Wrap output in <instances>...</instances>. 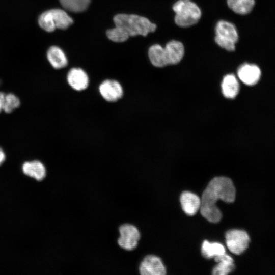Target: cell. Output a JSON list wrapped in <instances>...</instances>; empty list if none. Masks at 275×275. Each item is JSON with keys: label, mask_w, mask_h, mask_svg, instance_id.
Instances as JSON below:
<instances>
[{"label": "cell", "mask_w": 275, "mask_h": 275, "mask_svg": "<svg viewBox=\"0 0 275 275\" xmlns=\"http://www.w3.org/2000/svg\"><path fill=\"white\" fill-rule=\"evenodd\" d=\"M235 187L230 179L225 177L214 178L202 194L200 208L201 214L210 222H218L222 213L216 203L219 200L232 203L235 200Z\"/></svg>", "instance_id": "1"}, {"label": "cell", "mask_w": 275, "mask_h": 275, "mask_svg": "<svg viewBox=\"0 0 275 275\" xmlns=\"http://www.w3.org/2000/svg\"><path fill=\"white\" fill-rule=\"evenodd\" d=\"M184 53L183 45L176 40L169 42L164 48L159 44H154L148 50L150 62L153 65L157 67L178 63L182 60Z\"/></svg>", "instance_id": "2"}, {"label": "cell", "mask_w": 275, "mask_h": 275, "mask_svg": "<svg viewBox=\"0 0 275 275\" xmlns=\"http://www.w3.org/2000/svg\"><path fill=\"white\" fill-rule=\"evenodd\" d=\"M113 20L115 25L123 29L129 37L146 36L156 29V24L148 18L138 15L119 14L114 16Z\"/></svg>", "instance_id": "3"}, {"label": "cell", "mask_w": 275, "mask_h": 275, "mask_svg": "<svg viewBox=\"0 0 275 275\" xmlns=\"http://www.w3.org/2000/svg\"><path fill=\"white\" fill-rule=\"evenodd\" d=\"M73 23V20L65 11L51 9L42 12L38 18L39 26L44 31L52 32L56 29L65 30Z\"/></svg>", "instance_id": "4"}, {"label": "cell", "mask_w": 275, "mask_h": 275, "mask_svg": "<svg viewBox=\"0 0 275 275\" xmlns=\"http://www.w3.org/2000/svg\"><path fill=\"white\" fill-rule=\"evenodd\" d=\"M175 12V22L182 28H186L197 23L201 16L198 6L190 0H179L173 6Z\"/></svg>", "instance_id": "5"}, {"label": "cell", "mask_w": 275, "mask_h": 275, "mask_svg": "<svg viewBox=\"0 0 275 275\" xmlns=\"http://www.w3.org/2000/svg\"><path fill=\"white\" fill-rule=\"evenodd\" d=\"M215 35L214 40L218 45L227 51L235 50L238 35L232 23L225 20L219 21L215 26Z\"/></svg>", "instance_id": "6"}, {"label": "cell", "mask_w": 275, "mask_h": 275, "mask_svg": "<svg viewBox=\"0 0 275 275\" xmlns=\"http://www.w3.org/2000/svg\"><path fill=\"white\" fill-rule=\"evenodd\" d=\"M226 245L233 254L239 255L248 248L250 237L243 230L232 229L228 231L225 235Z\"/></svg>", "instance_id": "7"}, {"label": "cell", "mask_w": 275, "mask_h": 275, "mask_svg": "<svg viewBox=\"0 0 275 275\" xmlns=\"http://www.w3.org/2000/svg\"><path fill=\"white\" fill-rule=\"evenodd\" d=\"M120 236L118 239L119 245L123 249L131 251L138 244L140 233L138 228L130 224H124L119 228Z\"/></svg>", "instance_id": "8"}, {"label": "cell", "mask_w": 275, "mask_h": 275, "mask_svg": "<svg viewBox=\"0 0 275 275\" xmlns=\"http://www.w3.org/2000/svg\"><path fill=\"white\" fill-rule=\"evenodd\" d=\"M142 275H164L166 269L161 259L152 255L146 256L139 267Z\"/></svg>", "instance_id": "9"}, {"label": "cell", "mask_w": 275, "mask_h": 275, "mask_svg": "<svg viewBox=\"0 0 275 275\" xmlns=\"http://www.w3.org/2000/svg\"><path fill=\"white\" fill-rule=\"evenodd\" d=\"M102 97L109 102H115L123 96V88L120 84L115 80L107 79L103 81L99 87Z\"/></svg>", "instance_id": "10"}, {"label": "cell", "mask_w": 275, "mask_h": 275, "mask_svg": "<svg viewBox=\"0 0 275 275\" xmlns=\"http://www.w3.org/2000/svg\"><path fill=\"white\" fill-rule=\"evenodd\" d=\"M237 75L239 79L244 84L253 86L259 80L261 70L256 65L245 63L239 67Z\"/></svg>", "instance_id": "11"}, {"label": "cell", "mask_w": 275, "mask_h": 275, "mask_svg": "<svg viewBox=\"0 0 275 275\" xmlns=\"http://www.w3.org/2000/svg\"><path fill=\"white\" fill-rule=\"evenodd\" d=\"M67 79L70 87L76 91L86 89L89 84L88 75L80 68L71 69L67 74Z\"/></svg>", "instance_id": "12"}, {"label": "cell", "mask_w": 275, "mask_h": 275, "mask_svg": "<svg viewBox=\"0 0 275 275\" xmlns=\"http://www.w3.org/2000/svg\"><path fill=\"white\" fill-rule=\"evenodd\" d=\"M180 200L183 210L188 215L195 214L200 208L201 199L194 193L184 191Z\"/></svg>", "instance_id": "13"}, {"label": "cell", "mask_w": 275, "mask_h": 275, "mask_svg": "<svg viewBox=\"0 0 275 275\" xmlns=\"http://www.w3.org/2000/svg\"><path fill=\"white\" fill-rule=\"evenodd\" d=\"M22 170L24 174L38 181L43 180L46 176L45 167L38 160L25 162L22 166Z\"/></svg>", "instance_id": "14"}, {"label": "cell", "mask_w": 275, "mask_h": 275, "mask_svg": "<svg viewBox=\"0 0 275 275\" xmlns=\"http://www.w3.org/2000/svg\"><path fill=\"white\" fill-rule=\"evenodd\" d=\"M46 56L49 63L56 69L64 68L68 64L64 52L57 46H50L47 51Z\"/></svg>", "instance_id": "15"}, {"label": "cell", "mask_w": 275, "mask_h": 275, "mask_svg": "<svg viewBox=\"0 0 275 275\" xmlns=\"http://www.w3.org/2000/svg\"><path fill=\"white\" fill-rule=\"evenodd\" d=\"M221 86L222 93L227 98H234L239 91V82L234 74H227L225 76Z\"/></svg>", "instance_id": "16"}, {"label": "cell", "mask_w": 275, "mask_h": 275, "mask_svg": "<svg viewBox=\"0 0 275 275\" xmlns=\"http://www.w3.org/2000/svg\"><path fill=\"white\" fill-rule=\"evenodd\" d=\"M217 264L213 268L212 274L226 275L232 272L234 267L233 258L226 253L214 258Z\"/></svg>", "instance_id": "17"}, {"label": "cell", "mask_w": 275, "mask_h": 275, "mask_svg": "<svg viewBox=\"0 0 275 275\" xmlns=\"http://www.w3.org/2000/svg\"><path fill=\"white\" fill-rule=\"evenodd\" d=\"M201 252L203 256L207 259L215 258L226 253L223 244L218 242H210L205 240L202 245Z\"/></svg>", "instance_id": "18"}, {"label": "cell", "mask_w": 275, "mask_h": 275, "mask_svg": "<svg viewBox=\"0 0 275 275\" xmlns=\"http://www.w3.org/2000/svg\"><path fill=\"white\" fill-rule=\"evenodd\" d=\"M228 7L235 13L245 15L249 13L255 5V0H227Z\"/></svg>", "instance_id": "19"}, {"label": "cell", "mask_w": 275, "mask_h": 275, "mask_svg": "<svg viewBox=\"0 0 275 275\" xmlns=\"http://www.w3.org/2000/svg\"><path fill=\"white\" fill-rule=\"evenodd\" d=\"M91 0H59L66 10L75 13L82 12L88 7Z\"/></svg>", "instance_id": "20"}, {"label": "cell", "mask_w": 275, "mask_h": 275, "mask_svg": "<svg viewBox=\"0 0 275 275\" xmlns=\"http://www.w3.org/2000/svg\"><path fill=\"white\" fill-rule=\"evenodd\" d=\"M106 35L109 40L115 42H124L129 37L128 34L123 29L116 25L115 28L106 31Z\"/></svg>", "instance_id": "21"}, {"label": "cell", "mask_w": 275, "mask_h": 275, "mask_svg": "<svg viewBox=\"0 0 275 275\" xmlns=\"http://www.w3.org/2000/svg\"><path fill=\"white\" fill-rule=\"evenodd\" d=\"M20 105L19 98L13 93L6 94L3 106V111L10 113L18 108Z\"/></svg>", "instance_id": "22"}, {"label": "cell", "mask_w": 275, "mask_h": 275, "mask_svg": "<svg viewBox=\"0 0 275 275\" xmlns=\"http://www.w3.org/2000/svg\"><path fill=\"white\" fill-rule=\"evenodd\" d=\"M6 94L3 92H0V113L3 111L4 102Z\"/></svg>", "instance_id": "23"}, {"label": "cell", "mask_w": 275, "mask_h": 275, "mask_svg": "<svg viewBox=\"0 0 275 275\" xmlns=\"http://www.w3.org/2000/svg\"><path fill=\"white\" fill-rule=\"evenodd\" d=\"M6 159V155L3 149L0 147V166L3 163Z\"/></svg>", "instance_id": "24"}]
</instances>
